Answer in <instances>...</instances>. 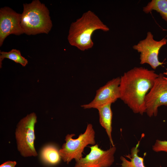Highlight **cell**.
<instances>
[{"mask_svg": "<svg viewBox=\"0 0 167 167\" xmlns=\"http://www.w3.org/2000/svg\"><path fill=\"white\" fill-rule=\"evenodd\" d=\"M23 5L20 24L24 33L28 35L48 34L53 24L49 11L45 4L34 0Z\"/></svg>", "mask_w": 167, "mask_h": 167, "instance_id": "3957f363", "label": "cell"}, {"mask_svg": "<svg viewBox=\"0 0 167 167\" xmlns=\"http://www.w3.org/2000/svg\"><path fill=\"white\" fill-rule=\"evenodd\" d=\"M152 11L159 13L167 23V0H152L143 8V11L148 14Z\"/></svg>", "mask_w": 167, "mask_h": 167, "instance_id": "4fadbf2b", "label": "cell"}, {"mask_svg": "<svg viewBox=\"0 0 167 167\" xmlns=\"http://www.w3.org/2000/svg\"><path fill=\"white\" fill-rule=\"evenodd\" d=\"M153 70L135 67L120 77V98L135 113L146 112V96L158 76Z\"/></svg>", "mask_w": 167, "mask_h": 167, "instance_id": "6da1fadb", "label": "cell"}, {"mask_svg": "<svg viewBox=\"0 0 167 167\" xmlns=\"http://www.w3.org/2000/svg\"><path fill=\"white\" fill-rule=\"evenodd\" d=\"M16 164L15 161H8L1 165L0 167H15Z\"/></svg>", "mask_w": 167, "mask_h": 167, "instance_id": "e0dca14e", "label": "cell"}, {"mask_svg": "<svg viewBox=\"0 0 167 167\" xmlns=\"http://www.w3.org/2000/svg\"><path fill=\"white\" fill-rule=\"evenodd\" d=\"M41 157L45 162L51 165L59 163L61 157L57 148L52 145L45 147L41 152Z\"/></svg>", "mask_w": 167, "mask_h": 167, "instance_id": "5bb4252c", "label": "cell"}, {"mask_svg": "<svg viewBox=\"0 0 167 167\" xmlns=\"http://www.w3.org/2000/svg\"><path fill=\"white\" fill-rule=\"evenodd\" d=\"M120 77L113 79L96 91L93 99L90 103L81 105L84 109L98 108L111 104L120 98Z\"/></svg>", "mask_w": 167, "mask_h": 167, "instance_id": "9c48e42d", "label": "cell"}, {"mask_svg": "<svg viewBox=\"0 0 167 167\" xmlns=\"http://www.w3.org/2000/svg\"><path fill=\"white\" fill-rule=\"evenodd\" d=\"M140 140L138 141L136 145L131 149V153L121 156L120 159L122 161L121 167H146L144 164V157L139 156L138 153Z\"/></svg>", "mask_w": 167, "mask_h": 167, "instance_id": "7c38bea8", "label": "cell"}, {"mask_svg": "<svg viewBox=\"0 0 167 167\" xmlns=\"http://www.w3.org/2000/svg\"><path fill=\"white\" fill-rule=\"evenodd\" d=\"M145 102V113L149 117L157 115L160 106H167V80L163 74H159L147 94Z\"/></svg>", "mask_w": 167, "mask_h": 167, "instance_id": "52a82bcc", "label": "cell"}, {"mask_svg": "<svg viewBox=\"0 0 167 167\" xmlns=\"http://www.w3.org/2000/svg\"><path fill=\"white\" fill-rule=\"evenodd\" d=\"M90 148L89 154L76 161L74 167H109L113 164L116 149L115 146L106 150L101 149L97 144Z\"/></svg>", "mask_w": 167, "mask_h": 167, "instance_id": "ba28073f", "label": "cell"}, {"mask_svg": "<svg viewBox=\"0 0 167 167\" xmlns=\"http://www.w3.org/2000/svg\"><path fill=\"white\" fill-rule=\"evenodd\" d=\"M98 30L108 32L109 29L95 13L88 11L71 24L67 36L68 41L71 45L81 51L87 50L93 46L92 36Z\"/></svg>", "mask_w": 167, "mask_h": 167, "instance_id": "7a4b0ae2", "label": "cell"}, {"mask_svg": "<svg viewBox=\"0 0 167 167\" xmlns=\"http://www.w3.org/2000/svg\"><path fill=\"white\" fill-rule=\"evenodd\" d=\"M111 105L101 107L97 109L99 116V122L101 126L105 130L112 146H114L112 137V119L113 113Z\"/></svg>", "mask_w": 167, "mask_h": 167, "instance_id": "8fae6325", "label": "cell"}, {"mask_svg": "<svg viewBox=\"0 0 167 167\" xmlns=\"http://www.w3.org/2000/svg\"><path fill=\"white\" fill-rule=\"evenodd\" d=\"M36 116L33 113L28 115L19 122L15 132L18 150L24 157L37 155L34 146V126Z\"/></svg>", "mask_w": 167, "mask_h": 167, "instance_id": "5b68a950", "label": "cell"}, {"mask_svg": "<svg viewBox=\"0 0 167 167\" xmlns=\"http://www.w3.org/2000/svg\"><path fill=\"white\" fill-rule=\"evenodd\" d=\"M167 43V39L165 38L159 41L155 40L152 32H148L145 38L133 45V48L140 53L141 64H148L153 69H156L165 63L159 61L158 55L161 48Z\"/></svg>", "mask_w": 167, "mask_h": 167, "instance_id": "8992f818", "label": "cell"}, {"mask_svg": "<svg viewBox=\"0 0 167 167\" xmlns=\"http://www.w3.org/2000/svg\"><path fill=\"white\" fill-rule=\"evenodd\" d=\"M5 58L9 59L16 63H19L24 67L26 66L28 63L27 60L21 55L20 51L15 49H13L8 52L0 51L1 68L2 67V62Z\"/></svg>", "mask_w": 167, "mask_h": 167, "instance_id": "9a60e30c", "label": "cell"}, {"mask_svg": "<svg viewBox=\"0 0 167 167\" xmlns=\"http://www.w3.org/2000/svg\"><path fill=\"white\" fill-rule=\"evenodd\" d=\"M166 71L165 72H164L163 74V75H166L167 76V68L166 69ZM165 79L167 80V77H165Z\"/></svg>", "mask_w": 167, "mask_h": 167, "instance_id": "ac0fdd59", "label": "cell"}, {"mask_svg": "<svg viewBox=\"0 0 167 167\" xmlns=\"http://www.w3.org/2000/svg\"><path fill=\"white\" fill-rule=\"evenodd\" d=\"M152 149L155 152H165L167 153V140H156L152 146Z\"/></svg>", "mask_w": 167, "mask_h": 167, "instance_id": "2e32d148", "label": "cell"}, {"mask_svg": "<svg viewBox=\"0 0 167 167\" xmlns=\"http://www.w3.org/2000/svg\"><path fill=\"white\" fill-rule=\"evenodd\" d=\"M95 133L92 125L89 123L88 124L85 132L76 139L72 138L75 134H67L65 138L66 143L59 150L63 161L68 164L73 159L77 161L82 158L85 148L89 144H96Z\"/></svg>", "mask_w": 167, "mask_h": 167, "instance_id": "277c9868", "label": "cell"}, {"mask_svg": "<svg viewBox=\"0 0 167 167\" xmlns=\"http://www.w3.org/2000/svg\"><path fill=\"white\" fill-rule=\"evenodd\" d=\"M21 15L8 6L0 8V46L9 35L24 33L20 24Z\"/></svg>", "mask_w": 167, "mask_h": 167, "instance_id": "30bf717a", "label": "cell"}]
</instances>
